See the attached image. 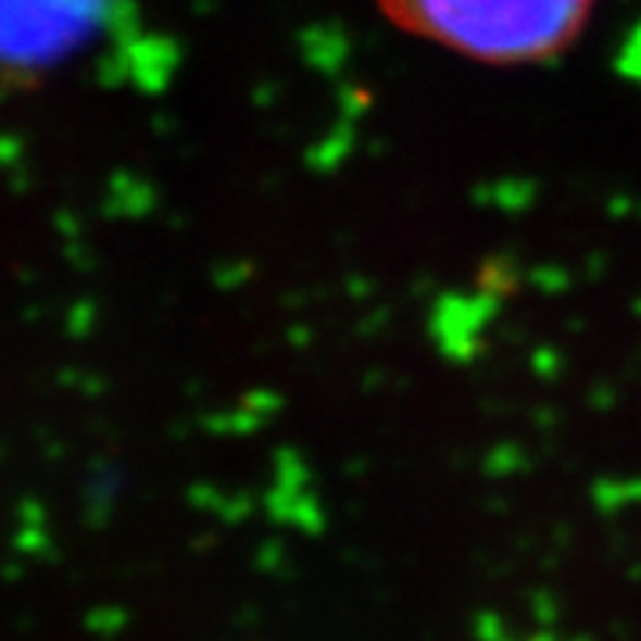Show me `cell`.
I'll list each match as a JSON object with an SVG mask.
<instances>
[{
  "label": "cell",
  "instance_id": "1",
  "mask_svg": "<svg viewBox=\"0 0 641 641\" xmlns=\"http://www.w3.org/2000/svg\"><path fill=\"white\" fill-rule=\"evenodd\" d=\"M395 29L485 64H535L574 47L595 0H378Z\"/></svg>",
  "mask_w": 641,
  "mask_h": 641
},
{
  "label": "cell",
  "instance_id": "2",
  "mask_svg": "<svg viewBox=\"0 0 641 641\" xmlns=\"http://www.w3.org/2000/svg\"><path fill=\"white\" fill-rule=\"evenodd\" d=\"M108 0H0V68L36 72L75 54Z\"/></svg>",
  "mask_w": 641,
  "mask_h": 641
}]
</instances>
